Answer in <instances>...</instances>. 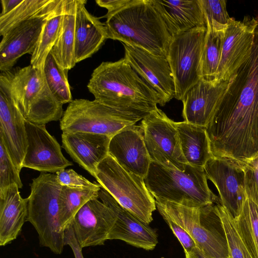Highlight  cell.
Wrapping results in <instances>:
<instances>
[{
  "label": "cell",
  "instance_id": "f546056e",
  "mask_svg": "<svg viewBox=\"0 0 258 258\" xmlns=\"http://www.w3.org/2000/svg\"><path fill=\"white\" fill-rule=\"evenodd\" d=\"M101 188H77L62 186L59 196V221L61 228L69 226L79 210L88 201L99 199Z\"/></svg>",
  "mask_w": 258,
  "mask_h": 258
},
{
  "label": "cell",
  "instance_id": "9a60e30c",
  "mask_svg": "<svg viewBox=\"0 0 258 258\" xmlns=\"http://www.w3.org/2000/svg\"><path fill=\"white\" fill-rule=\"evenodd\" d=\"M25 126L28 146L23 168L55 173L73 165L63 156L59 144L48 133L45 125L25 120Z\"/></svg>",
  "mask_w": 258,
  "mask_h": 258
},
{
  "label": "cell",
  "instance_id": "d6986e66",
  "mask_svg": "<svg viewBox=\"0 0 258 258\" xmlns=\"http://www.w3.org/2000/svg\"><path fill=\"white\" fill-rule=\"evenodd\" d=\"M109 154L124 169L144 178L151 162L141 126H126L111 139Z\"/></svg>",
  "mask_w": 258,
  "mask_h": 258
},
{
  "label": "cell",
  "instance_id": "ba28073f",
  "mask_svg": "<svg viewBox=\"0 0 258 258\" xmlns=\"http://www.w3.org/2000/svg\"><path fill=\"white\" fill-rule=\"evenodd\" d=\"M95 178L120 206L141 221L149 224L153 221L156 201L143 177L127 172L108 154L98 165Z\"/></svg>",
  "mask_w": 258,
  "mask_h": 258
},
{
  "label": "cell",
  "instance_id": "30bf717a",
  "mask_svg": "<svg viewBox=\"0 0 258 258\" xmlns=\"http://www.w3.org/2000/svg\"><path fill=\"white\" fill-rule=\"evenodd\" d=\"M206 31V27H199L172 38L167 58L174 82V98L178 100L182 101L201 79L200 64Z\"/></svg>",
  "mask_w": 258,
  "mask_h": 258
},
{
  "label": "cell",
  "instance_id": "2e32d148",
  "mask_svg": "<svg viewBox=\"0 0 258 258\" xmlns=\"http://www.w3.org/2000/svg\"><path fill=\"white\" fill-rule=\"evenodd\" d=\"M124 58L159 95L162 106L175 97L174 82L167 58L123 43Z\"/></svg>",
  "mask_w": 258,
  "mask_h": 258
},
{
  "label": "cell",
  "instance_id": "1f68e13d",
  "mask_svg": "<svg viewBox=\"0 0 258 258\" xmlns=\"http://www.w3.org/2000/svg\"><path fill=\"white\" fill-rule=\"evenodd\" d=\"M238 232L252 258H258V206L247 197L234 218Z\"/></svg>",
  "mask_w": 258,
  "mask_h": 258
},
{
  "label": "cell",
  "instance_id": "7402d4cb",
  "mask_svg": "<svg viewBox=\"0 0 258 258\" xmlns=\"http://www.w3.org/2000/svg\"><path fill=\"white\" fill-rule=\"evenodd\" d=\"M111 138L87 132H63L62 147L74 161L96 178L98 165L109 154Z\"/></svg>",
  "mask_w": 258,
  "mask_h": 258
},
{
  "label": "cell",
  "instance_id": "52a82bcc",
  "mask_svg": "<svg viewBox=\"0 0 258 258\" xmlns=\"http://www.w3.org/2000/svg\"><path fill=\"white\" fill-rule=\"evenodd\" d=\"M156 201L159 213H164L183 228L197 247L210 258H230L220 217L215 204L188 207L164 201Z\"/></svg>",
  "mask_w": 258,
  "mask_h": 258
},
{
  "label": "cell",
  "instance_id": "b9f144b4",
  "mask_svg": "<svg viewBox=\"0 0 258 258\" xmlns=\"http://www.w3.org/2000/svg\"><path fill=\"white\" fill-rule=\"evenodd\" d=\"M22 0H1L2 11L1 15H6L19 5Z\"/></svg>",
  "mask_w": 258,
  "mask_h": 258
},
{
  "label": "cell",
  "instance_id": "ab89813d",
  "mask_svg": "<svg viewBox=\"0 0 258 258\" xmlns=\"http://www.w3.org/2000/svg\"><path fill=\"white\" fill-rule=\"evenodd\" d=\"M64 244L71 247L75 258H84L82 248L76 238L72 224L64 229Z\"/></svg>",
  "mask_w": 258,
  "mask_h": 258
},
{
  "label": "cell",
  "instance_id": "7c38bea8",
  "mask_svg": "<svg viewBox=\"0 0 258 258\" xmlns=\"http://www.w3.org/2000/svg\"><path fill=\"white\" fill-rule=\"evenodd\" d=\"M12 70L0 75V139L20 173L27 149L25 119L10 93Z\"/></svg>",
  "mask_w": 258,
  "mask_h": 258
},
{
  "label": "cell",
  "instance_id": "74e56055",
  "mask_svg": "<svg viewBox=\"0 0 258 258\" xmlns=\"http://www.w3.org/2000/svg\"><path fill=\"white\" fill-rule=\"evenodd\" d=\"M244 164L247 197L258 206V155Z\"/></svg>",
  "mask_w": 258,
  "mask_h": 258
},
{
  "label": "cell",
  "instance_id": "cb8c5ba5",
  "mask_svg": "<svg viewBox=\"0 0 258 258\" xmlns=\"http://www.w3.org/2000/svg\"><path fill=\"white\" fill-rule=\"evenodd\" d=\"M86 0H77L75 25L76 63L97 52L108 39L104 23L86 9Z\"/></svg>",
  "mask_w": 258,
  "mask_h": 258
},
{
  "label": "cell",
  "instance_id": "f35d334b",
  "mask_svg": "<svg viewBox=\"0 0 258 258\" xmlns=\"http://www.w3.org/2000/svg\"><path fill=\"white\" fill-rule=\"evenodd\" d=\"M181 244L184 252L191 251L197 245L190 234L181 226L164 213H160Z\"/></svg>",
  "mask_w": 258,
  "mask_h": 258
},
{
  "label": "cell",
  "instance_id": "5b68a950",
  "mask_svg": "<svg viewBox=\"0 0 258 258\" xmlns=\"http://www.w3.org/2000/svg\"><path fill=\"white\" fill-rule=\"evenodd\" d=\"M27 201V221L38 233L40 245L56 254L62 253L64 230L59 221V196L62 186L55 173L41 172L32 179Z\"/></svg>",
  "mask_w": 258,
  "mask_h": 258
},
{
  "label": "cell",
  "instance_id": "7a4b0ae2",
  "mask_svg": "<svg viewBox=\"0 0 258 258\" xmlns=\"http://www.w3.org/2000/svg\"><path fill=\"white\" fill-rule=\"evenodd\" d=\"M95 100L119 111L143 119L162 106L159 94L124 58L102 62L93 72L87 85Z\"/></svg>",
  "mask_w": 258,
  "mask_h": 258
},
{
  "label": "cell",
  "instance_id": "44dd1931",
  "mask_svg": "<svg viewBox=\"0 0 258 258\" xmlns=\"http://www.w3.org/2000/svg\"><path fill=\"white\" fill-rule=\"evenodd\" d=\"M230 80L217 83L201 79L182 100L184 121L205 126L208 125L225 94Z\"/></svg>",
  "mask_w": 258,
  "mask_h": 258
},
{
  "label": "cell",
  "instance_id": "e0dca14e",
  "mask_svg": "<svg viewBox=\"0 0 258 258\" xmlns=\"http://www.w3.org/2000/svg\"><path fill=\"white\" fill-rule=\"evenodd\" d=\"M116 218L115 213L98 199L88 201L77 213L71 223L80 247L104 245L108 240Z\"/></svg>",
  "mask_w": 258,
  "mask_h": 258
},
{
  "label": "cell",
  "instance_id": "d4e9b609",
  "mask_svg": "<svg viewBox=\"0 0 258 258\" xmlns=\"http://www.w3.org/2000/svg\"><path fill=\"white\" fill-rule=\"evenodd\" d=\"M19 187L13 184L0 194V245L16 239L27 221V199L20 195Z\"/></svg>",
  "mask_w": 258,
  "mask_h": 258
},
{
  "label": "cell",
  "instance_id": "d6a6232c",
  "mask_svg": "<svg viewBox=\"0 0 258 258\" xmlns=\"http://www.w3.org/2000/svg\"><path fill=\"white\" fill-rule=\"evenodd\" d=\"M68 71L57 63L50 52L45 60L44 72L50 90L62 104L73 100L68 81Z\"/></svg>",
  "mask_w": 258,
  "mask_h": 258
},
{
  "label": "cell",
  "instance_id": "7bdbcfd3",
  "mask_svg": "<svg viewBox=\"0 0 258 258\" xmlns=\"http://www.w3.org/2000/svg\"><path fill=\"white\" fill-rule=\"evenodd\" d=\"M185 258H210L203 253L198 247L188 252H185Z\"/></svg>",
  "mask_w": 258,
  "mask_h": 258
},
{
  "label": "cell",
  "instance_id": "8fae6325",
  "mask_svg": "<svg viewBox=\"0 0 258 258\" xmlns=\"http://www.w3.org/2000/svg\"><path fill=\"white\" fill-rule=\"evenodd\" d=\"M174 122L157 108L142 120L140 125L151 162L183 171L187 163Z\"/></svg>",
  "mask_w": 258,
  "mask_h": 258
},
{
  "label": "cell",
  "instance_id": "60d3db41",
  "mask_svg": "<svg viewBox=\"0 0 258 258\" xmlns=\"http://www.w3.org/2000/svg\"><path fill=\"white\" fill-rule=\"evenodd\" d=\"M130 0H96V4L100 7L104 8L107 10V13L114 12L126 4Z\"/></svg>",
  "mask_w": 258,
  "mask_h": 258
},
{
  "label": "cell",
  "instance_id": "5bb4252c",
  "mask_svg": "<svg viewBox=\"0 0 258 258\" xmlns=\"http://www.w3.org/2000/svg\"><path fill=\"white\" fill-rule=\"evenodd\" d=\"M257 23V17L246 16L240 21L231 18L225 32L216 82L229 80L248 59Z\"/></svg>",
  "mask_w": 258,
  "mask_h": 258
},
{
  "label": "cell",
  "instance_id": "4fadbf2b",
  "mask_svg": "<svg viewBox=\"0 0 258 258\" xmlns=\"http://www.w3.org/2000/svg\"><path fill=\"white\" fill-rule=\"evenodd\" d=\"M207 178L218 189L220 203L234 218L240 214L247 197L244 162L213 157L204 167Z\"/></svg>",
  "mask_w": 258,
  "mask_h": 258
},
{
  "label": "cell",
  "instance_id": "9c48e42d",
  "mask_svg": "<svg viewBox=\"0 0 258 258\" xmlns=\"http://www.w3.org/2000/svg\"><path fill=\"white\" fill-rule=\"evenodd\" d=\"M143 119L125 113L95 100L76 99L69 103L60 120L62 133L87 132L112 137Z\"/></svg>",
  "mask_w": 258,
  "mask_h": 258
},
{
  "label": "cell",
  "instance_id": "ac0fdd59",
  "mask_svg": "<svg viewBox=\"0 0 258 258\" xmlns=\"http://www.w3.org/2000/svg\"><path fill=\"white\" fill-rule=\"evenodd\" d=\"M99 199L116 214V220L108 240H121L127 244L147 250L157 245L158 235L156 231L124 209L104 189L101 188Z\"/></svg>",
  "mask_w": 258,
  "mask_h": 258
},
{
  "label": "cell",
  "instance_id": "4dcf8cb0",
  "mask_svg": "<svg viewBox=\"0 0 258 258\" xmlns=\"http://www.w3.org/2000/svg\"><path fill=\"white\" fill-rule=\"evenodd\" d=\"M206 27L201 59L200 75L201 79L215 81L225 30H216L209 26Z\"/></svg>",
  "mask_w": 258,
  "mask_h": 258
},
{
  "label": "cell",
  "instance_id": "83f0119b",
  "mask_svg": "<svg viewBox=\"0 0 258 258\" xmlns=\"http://www.w3.org/2000/svg\"><path fill=\"white\" fill-rule=\"evenodd\" d=\"M64 0L49 15L43 26L35 49L31 55L30 65L44 71L46 59L55 44L61 30Z\"/></svg>",
  "mask_w": 258,
  "mask_h": 258
},
{
  "label": "cell",
  "instance_id": "8d00e7d4",
  "mask_svg": "<svg viewBox=\"0 0 258 258\" xmlns=\"http://www.w3.org/2000/svg\"><path fill=\"white\" fill-rule=\"evenodd\" d=\"M56 180L62 186L77 188H101V185L92 182L72 169H64L55 173Z\"/></svg>",
  "mask_w": 258,
  "mask_h": 258
},
{
  "label": "cell",
  "instance_id": "603a6c76",
  "mask_svg": "<svg viewBox=\"0 0 258 258\" xmlns=\"http://www.w3.org/2000/svg\"><path fill=\"white\" fill-rule=\"evenodd\" d=\"M171 36L206 25L200 0H151Z\"/></svg>",
  "mask_w": 258,
  "mask_h": 258
},
{
  "label": "cell",
  "instance_id": "e575fe53",
  "mask_svg": "<svg viewBox=\"0 0 258 258\" xmlns=\"http://www.w3.org/2000/svg\"><path fill=\"white\" fill-rule=\"evenodd\" d=\"M206 25L225 30L231 19L226 10L225 0H200Z\"/></svg>",
  "mask_w": 258,
  "mask_h": 258
},
{
  "label": "cell",
  "instance_id": "f1b7e54d",
  "mask_svg": "<svg viewBox=\"0 0 258 258\" xmlns=\"http://www.w3.org/2000/svg\"><path fill=\"white\" fill-rule=\"evenodd\" d=\"M61 0H22L9 13L0 15V35L3 36L18 24L52 12Z\"/></svg>",
  "mask_w": 258,
  "mask_h": 258
},
{
  "label": "cell",
  "instance_id": "d590c367",
  "mask_svg": "<svg viewBox=\"0 0 258 258\" xmlns=\"http://www.w3.org/2000/svg\"><path fill=\"white\" fill-rule=\"evenodd\" d=\"M20 174L0 139V194L13 184L17 185L19 188L23 187Z\"/></svg>",
  "mask_w": 258,
  "mask_h": 258
},
{
  "label": "cell",
  "instance_id": "8992f818",
  "mask_svg": "<svg viewBox=\"0 0 258 258\" xmlns=\"http://www.w3.org/2000/svg\"><path fill=\"white\" fill-rule=\"evenodd\" d=\"M10 93L25 120L45 125L60 120L63 104L50 90L44 71L31 65L12 71Z\"/></svg>",
  "mask_w": 258,
  "mask_h": 258
},
{
  "label": "cell",
  "instance_id": "277c9868",
  "mask_svg": "<svg viewBox=\"0 0 258 258\" xmlns=\"http://www.w3.org/2000/svg\"><path fill=\"white\" fill-rule=\"evenodd\" d=\"M146 185L156 201H164L188 207H202L216 203L203 167L186 164L183 171L151 162L144 178Z\"/></svg>",
  "mask_w": 258,
  "mask_h": 258
},
{
  "label": "cell",
  "instance_id": "6da1fadb",
  "mask_svg": "<svg viewBox=\"0 0 258 258\" xmlns=\"http://www.w3.org/2000/svg\"><path fill=\"white\" fill-rule=\"evenodd\" d=\"M251 54L230 79L206 131L214 157L244 162L258 155V17Z\"/></svg>",
  "mask_w": 258,
  "mask_h": 258
},
{
  "label": "cell",
  "instance_id": "3957f363",
  "mask_svg": "<svg viewBox=\"0 0 258 258\" xmlns=\"http://www.w3.org/2000/svg\"><path fill=\"white\" fill-rule=\"evenodd\" d=\"M102 18L108 39L167 58L172 37L151 0H130Z\"/></svg>",
  "mask_w": 258,
  "mask_h": 258
},
{
  "label": "cell",
  "instance_id": "4316f807",
  "mask_svg": "<svg viewBox=\"0 0 258 258\" xmlns=\"http://www.w3.org/2000/svg\"><path fill=\"white\" fill-rule=\"evenodd\" d=\"M77 0H64L63 19L58 38L50 53L63 69L70 70L75 59V25Z\"/></svg>",
  "mask_w": 258,
  "mask_h": 258
},
{
  "label": "cell",
  "instance_id": "836d02e7",
  "mask_svg": "<svg viewBox=\"0 0 258 258\" xmlns=\"http://www.w3.org/2000/svg\"><path fill=\"white\" fill-rule=\"evenodd\" d=\"M215 206L224 229L230 258H252L238 232L233 216L220 200Z\"/></svg>",
  "mask_w": 258,
  "mask_h": 258
},
{
  "label": "cell",
  "instance_id": "ffe728a7",
  "mask_svg": "<svg viewBox=\"0 0 258 258\" xmlns=\"http://www.w3.org/2000/svg\"><path fill=\"white\" fill-rule=\"evenodd\" d=\"M52 12L23 22L2 36L0 43L1 72L11 70L23 55L32 54L45 23Z\"/></svg>",
  "mask_w": 258,
  "mask_h": 258
},
{
  "label": "cell",
  "instance_id": "484cf974",
  "mask_svg": "<svg viewBox=\"0 0 258 258\" xmlns=\"http://www.w3.org/2000/svg\"><path fill=\"white\" fill-rule=\"evenodd\" d=\"M183 155L188 164L203 167L214 156L205 126L184 121L174 122Z\"/></svg>",
  "mask_w": 258,
  "mask_h": 258
}]
</instances>
